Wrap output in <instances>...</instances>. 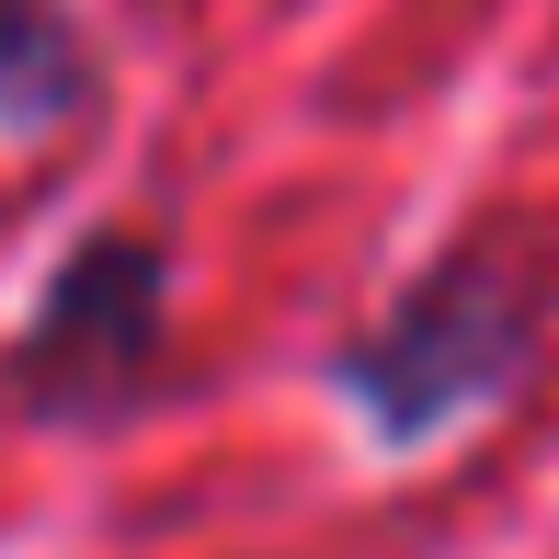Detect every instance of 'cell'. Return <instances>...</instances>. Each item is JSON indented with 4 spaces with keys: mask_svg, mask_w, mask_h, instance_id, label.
Instances as JSON below:
<instances>
[{
    "mask_svg": "<svg viewBox=\"0 0 559 559\" xmlns=\"http://www.w3.org/2000/svg\"><path fill=\"white\" fill-rule=\"evenodd\" d=\"M548 332H559V286L537 274V251L514 228H468V240L423 251L389 286V309L320 354V377L377 456H435L537 389Z\"/></svg>",
    "mask_w": 559,
    "mask_h": 559,
    "instance_id": "obj_1",
    "label": "cell"
},
{
    "mask_svg": "<svg viewBox=\"0 0 559 559\" xmlns=\"http://www.w3.org/2000/svg\"><path fill=\"white\" fill-rule=\"evenodd\" d=\"M160 354H171V240L138 217H92L0 343V412L35 435H115L160 400Z\"/></svg>",
    "mask_w": 559,
    "mask_h": 559,
    "instance_id": "obj_2",
    "label": "cell"
},
{
    "mask_svg": "<svg viewBox=\"0 0 559 559\" xmlns=\"http://www.w3.org/2000/svg\"><path fill=\"white\" fill-rule=\"evenodd\" d=\"M104 104V58L69 12H0V138H58Z\"/></svg>",
    "mask_w": 559,
    "mask_h": 559,
    "instance_id": "obj_3",
    "label": "cell"
},
{
    "mask_svg": "<svg viewBox=\"0 0 559 559\" xmlns=\"http://www.w3.org/2000/svg\"><path fill=\"white\" fill-rule=\"evenodd\" d=\"M0 12H58V0H0Z\"/></svg>",
    "mask_w": 559,
    "mask_h": 559,
    "instance_id": "obj_4",
    "label": "cell"
}]
</instances>
